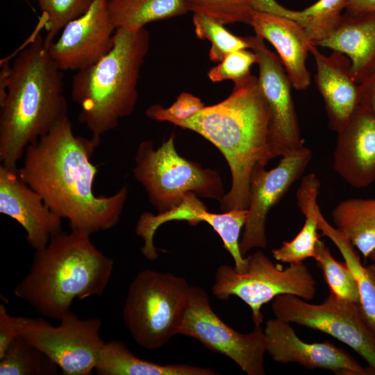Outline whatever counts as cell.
I'll return each instance as SVG.
<instances>
[{
    "label": "cell",
    "instance_id": "12",
    "mask_svg": "<svg viewBox=\"0 0 375 375\" xmlns=\"http://www.w3.org/2000/svg\"><path fill=\"white\" fill-rule=\"evenodd\" d=\"M258 58V81L269 110L268 147L272 159L304 147L294 103L292 83L278 57L256 35L247 37Z\"/></svg>",
    "mask_w": 375,
    "mask_h": 375
},
{
    "label": "cell",
    "instance_id": "4",
    "mask_svg": "<svg viewBox=\"0 0 375 375\" xmlns=\"http://www.w3.org/2000/svg\"><path fill=\"white\" fill-rule=\"evenodd\" d=\"M90 236L78 229L53 236L44 248L35 251L15 295L40 315L59 320L70 311L75 299L101 295L114 261L95 247Z\"/></svg>",
    "mask_w": 375,
    "mask_h": 375
},
{
    "label": "cell",
    "instance_id": "14",
    "mask_svg": "<svg viewBox=\"0 0 375 375\" xmlns=\"http://www.w3.org/2000/svg\"><path fill=\"white\" fill-rule=\"evenodd\" d=\"M247 209H233L222 213H212L195 194L189 192L181 202L172 209L153 215L144 212L135 226V233L144 240L143 256L150 261L158 258L153 238L156 230L171 221H186L192 226L201 222L208 224L221 238L224 248L232 256L234 267L238 272L245 269L247 260L240 249V235L247 217Z\"/></svg>",
    "mask_w": 375,
    "mask_h": 375
},
{
    "label": "cell",
    "instance_id": "9",
    "mask_svg": "<svg viewBox=\"0 0 375 375\" xmlns=\"http://www.w3.org/2000/svg\"><path fill=\"white\" fill-rule=\"evenodd\" d=\"M178 334L193 338L207 349L227 356L248 375L265 374L267 344L261 325L254 326L248 333L228 326L213 311L207 292L200 287L190 288Z\"/></svg>",
    "mask_w": 375,
    "mask_h": 375
},
{
    "label": "cell",
    "instance_id": "2",
    "mask_svg": "<svg viewBox=\"0 0 375 375\" xmlns=\"http://www.w3.org/2000/svg\"><path fill=\"white\" fill-rule=\"evenodd\" d=\"M0 74V161L17 169L26 147L67 115L62 72L38 32Z\"/></svg>",
    "mask_w": 375,
    "mask_h": 375
},
{
    "label": "cell",
    "instance_id": "33",
    "mask_svg": "<svg viewBox=\"0 0 375 375\" xmlns=\"http://www.w3.org/2000/svg\"><path fill=\"white\" fill-rule=\"evenodd\" d=\"M258 58L253 51L240 49L228 53L219 63L208 72V78L213 83L231 80L239 83L251 75L250 68L257 64Z\"/></svg>",
    "mask_w": 375,
    "mask_h": 375
},
{
    "label": "cell",
    "instance_id": "10",
    "mask_svg": "<svg viewBox=\"0 0 375 375\" xmlns=\"http://www.w3.org/2000/svg\"><path fill=\"white\" fill-rule=\"evenodd\" d=\"M272 309L276 318L324 332L350 347L375 374V335L359 303L331 293L319 304L293 294H281L273 299Z\"/></svg>",
    "mask_w": 375,
    "mask_h": 375
},
{
    "label": "cell",
    "instance_id": "37",
    "mask_svg": "<svg viewBox=\"0 0 375 375\" xmlns=\"http://www.w3.org/2000/svg\"><path fill=\"white\" fill-rule=\"evenodd\" d=\"M255 10L270 12L284 16L286 8L278 3L276 0H253Z\"/></svg>",
    "mask_w": 375,
    "mask_h": 375
},
{
    "label": "cell",
    "instance_id": "21",
    "mask_svg": "<svg viewBox=\"0 0 375 375\" xmlns=\"http://www.w3.org/2000/svg\"><path fill=\"white\" fill-rule=\"evenodd\" d=\"M315 46L346 54L352 78L361 83L375 71V12H344L333 31Z\"/></svg>",
    "mask_w": 375,
    "mask_h": 375
},
{
    "label": "cell",
    "instance_id": "29",
    "mask_svg": "<svg viewBox=\"0 0 375 375\" xmlns=\"http://www.w3.org/2000/svg\"><path fill=\"white\" fill-rule=\"evenodd\" d=\"M314 259L323 273L330 292L340 299L360 304L357 283L347 265L331 255L324 242L319 240Z\"/></svg>",
    "mask_w": 375,
    "mask_h": 375
},
{
    "label": "cell",
    "instance_id": "15",
    "mask_svg": "<svg viewBox=\"0 0 375 375\" xmlns=\"http://www.w3.org/2000/svg\"><path fill=\"white\" fill-rule=\"evenodd\" d=\"M108 0H94L83 15L67 24L48 52L61 71H78L97 62L112 49L116 28Z\"/></svg>",
    "mask_w": 375,
    "mask_h": 375
},
{
    "label": "cell",
    "instance_id": "8",
    "mask_svg": "<svg viewBox=\"0 0 375 375\" xmlns=\"http://www.w3.org/2000/svg\"><path fill=\"white\" fill-rule=\"evenodd\" d=\"M244 272L224 265L216 270L212 287L218 299L236 296L251 310L254 326L261 325L262 306L281 294H293L305 300L312 299L317 283L303 262L289 264L283 268L274 264L261 250L246 258Z\"/></svg>",
    "mask_w": 375,
    "mask_h": 375
},
{
    "label": "cell",
    "instance_id": "31",
    "mask_svg": "<svg viewBox=\"0 0 375 375\" xmlns=\"http://www.w3.org/2000/svg\"><path fill=\"white\" fill-rule=\"evenodd\" d=\"M94 0H37L42 12L41 26L47 34L46 47L55 40L58 33L72 21L83 15Z\"/></svg>",
    "mask_w": 375,
    "mask_h": 375
},
{
    "label": "cell",
    "instance_id": "20",
    "mask_svg": "<svg viewBox=\"0 0 375 375\" xmlns=\"http://www.w3.org/2000/svg\"><path fill=\"white\" fill-rule=\"evenodd\" d=\"M310 52L316 63L315 82L324 101L328 127L338 133L359 105L358 84L350 72L351 60L338 51L326 56L314 44Z\"/></svg>",
    "mask_w": 375,
    "mask_h": 375
},
{
    "label": "cell",
    "instance_id": "39",
    "mask_svg": "<svg viewBox=\"0 0 375 375\" xmlns=\"http://www.w3.org/2000/svg\"><path fill=\"white\" fill-rule=\"evenodd\" d=\"M369 258H370L374 263H375V249L374 251L369 254Z\"/></svg>",
    "mask_w": 375,
    "mask_h": 375
},
{
    "label": "cell",
    "instance_id": "24",
    "mask_svg": "<svg viewBox=\"0 0 375 375\" xmlns=\"http://www.w3.org/2000/svg\"><path fill=\"white\" fill-rule=\"evenodd\" d=\"M335 228L362 255L365 260L375 249V198H350L332 210Z\"/></svg>",
    "mask_w": 375,
    "mask_h": 375
},
{
    "label": "cell",
    "instance_id": "5",
    "mask_svg": "<svg viewBox=\"0 0 375 375\" xmlns=\"http://www.w3.org/2000/svg\"><path fill=\"white\" fill-rule=\"evenodd\" d=\"M145 28H117L112 49L93 65L76 72L72 98L80 107L78 121L93 138L115 129L131 115L138 99V83L149 49Z\"/></svg>",
    "mask_w": 375,
    "mask_h": 375
},
{
    "label": "cell",
    "instance_id": "36",
    "mask_svg": "<svg viewBox=\"0 0 375 375\" xmlns=\"http://www.w3.org/2000/svg\"><path fill=\"white\" fill-rule=\"evenodd\" d=\"M359 104L367 108L375 116V71L358 84Z\"/></svg>",
    "mask_w": 375,
    "mask_h": 375
},
{
    "label": "cell",
    "instance_id": "7",
    "mask_svg": "<svg viewBox=\"0 0 375 375\" xmlns=\"http://www.w3.org/2000/svg\"><path fill=\"white\" fill-rule=\"evenodd\" d=\"M190 285L183 277L151 269L139 272L129 285L123 319L134 340L154 350L178 334Z\"/></svg>",
    "mask_w": 375,
    "mask_h": 375
},
{
    "label": "cell",
    "instance_id": "32",
    "mask_svg": "<svg viewBox=\"0 0 375 375\" xmlns=\"http://www.w3.org/2000/svg\"><path fill=\"white\" fill-rule=\"evenodd\" d=\"M188 12L209 17L226 25L245 23L249 25L255 11L253 0H185Z\"/></svg>",
    "mask_w": 375,
    "mask_h": 375
},
{
    "label": "cell",
    "instance_id": "38",
    "mask_svg": "<svg viewBox=\"0 0 375 375\" xmlns=\"http://www.w3.org/2000/svg\"><path fill=\"white\" fill-rule=\"evenodd\" d=\"M345 12L351 14L375 12V0H349Z\"/></svg>",
    "mask_w": 375,
    "mask_h": 375
},
{
    "label": "cell",
    "instance_id": "40",
    "mask_svg": "<svg viewBox=\"0 0 375 375\" xmlns=\"http://www.w3.org/2000/svg\"><path fill=\"white\" fill-rule=\"evenodd\" d=\"M374 269H375V264H374Z\"/></svg>",
    "mask_w": 375,
    "mask_h": 375
},
{
    "label": "cell",
    "instance_id": "30",
    "mask_svg": "<svg viewBox=\"0 0 375 375\" xmlns=\"http://www.w3.org/2000/svg\"><path fill=\"white\" fill-rule=\"evenodd\" d=\"M192 20L197 37L210 42L209 58L213 62H221L233 51L250 49L247 37H238L231 33L224 24L209 17L193 14Z\"/></svg>",
    "mask_w": 375,
    "mask_h": 375
},
{
    "label": "cell",
    "instance_id": "3",
    "mask_svg": "<svg viewBox=\"0 0 375 375\" xmlns=\"http://www.w3.org/2000/svg\"><path fill=\"white\" fill-rule=\"evenodd\" d=\"M173 124L201 135L225 158L231 186L219 202L222 211L247 209L253 169L257 163L267 166L271 160L269 110L258 77L251 74L235 83L231 94L222 101Z\"/></svg>",
    "mask_w": 375,
    "mask_h": 375
},
{
    "label": "cell",
    "instance_id": "16",
    "mask_svg": "<svg viewBox=\"0 0 375 375\" xmlns=\"http://www.w3.org/2000/svg\"><path fill=\"white\" fill-rule=\"evenodd\" d=\"M264 333L267 353L277 362L298 363L308 369H324L338 375L374 374L349 353L329 342L308 343L301 340L290 323L269 319Z\"/></svg>",
    "mask_w": 375,
    "mask_h": 375
},
{
    "label": "cell",
    "instance_id": "13",
    "mask_svg": "<svg viewBox=\"0 0 375 375\" xmlns=\"http://www.w3.org/2000/svg\"><path fill=\"white\" fill-rule=\"evenodd\" d=\"M312 155L309 148L303 147L281 156L278 164L270 170L260 163L255 165L250 179L247 217L240 240L243 256L252 249L267 247V214L302 176Z\"/></svg>",
    "mask_w": 375,
    "mask_h": 375
},
{
    "label": "cell",
    "instance_id": "27",
    "mask_svg": "<svg viewBox=\"0 0 375 375\" xmlns=\"http://www.w3.org/2000/svg\"><path fill=\"white\" fill-rule=\"evenodd\" d=\"M58 366L44 353L18 336L0 356V375H58Z\"/></svg>",
    "mask_w": 375,
    "mask_h": 375
},
{
    "label": "cell",
    "instance_id": "11",
    "mask_svg": "<svg viewBox=\"0 0 375 375\" xmlns=\"http://www.w3.org/2000/svg\"><path fill=\"white\" fill-rule=\"evenodd\" d=\"M55 326L42 318L21 317L19 336L48 356L65 375H89L104 344L97 318L79 319L69 311Z\"/></svg>",
    "mask_w": 375,
    "mask_h": 375
},
{
    "label": "cell",
    "instance_id": "6",
    "mask_svg": "<svg viewBox=\"0 0 375 375\" xmlns=\"http://www.w3.org/2000/svg\"><path fill=\"white\" fill-rule=\"evenodd\" d=\"M134 162L133 177L142 185L158 213L178 206L189 192L219 203L225 194L219 173L181 156L174 146V135L157 149L151 140L141 142Z\"/></svg>",
    "mask_w": 375,
    "mask_h": 375
},
{
    "label": "cell",
    "instance_id": "28",
    "mask_svg": "<svg viewBox=\"0 0 375 375\" xmlns=\"http://www.w3.org/2000/svg\"><path fill=\"white\" fill-rule=\"evenodd\" d=\"M349 0H318L303 10L288 9L285 17L298 22L315 45L335 28Z\"/></svg>",
    "mask_w": 375,
    "mask_h": 375
},
{
    "label": "cell",
    "instance_id": "22",
    "mask_svg": "<svg viewBox=\"0 0 375 375\" xmlns=\"http://www.w3.org/2000/svg\"><path fill=\"white\" fill-rule=\"evenodd\" d=\"M320 186V181L314 173L302 178L296 197L297 206L305 217L304 224L291 241L283 242L279 248L272 251L276 260L292 264L315 258L316 244L319 240L317 230L321 210L317 197Z\"/></svg>",
    "mask_w": 375,
    "mask_h": 375
},
{
    "label": "cell",
    "instance_id": "34",
    "mask_svg": "<svg viewBox=\"0 0 375 375\" xmlns=\"http://www.w3.org/2000/svg\"><path fill=\"white\" fill-rule=\"evenodd\" d=\"M204 107L199 97L188 92H182L171 106L164 108L161 105L153 104L147 109L145 114L153 120L173 124L190 118Z\"/></svg>",
    "mask_w": 375,
    "mask_h": 375
},
{
    "label": "cell",
    "instance_id": "18",
    "mask_svg": "<svg viewBox=\"0 0 375 375\" xmlns=\"http://www.w3.org/2000/svg\"><path fill=\"white\" fill-rule=\"evenodd\" d=\"M334 170L350 185L365 188L375 181V116L358 105L338 133Z\"/></svg>",
    "mask_w": 375,
    "mask_h": 375
},
{
    "label": "cell",
    "instance_id": "25",
    "mask_svg": "<svg viewBox=\"0 0 375 375\" xmlns=\"http://www.w3.org/2000/svg\"><path fill=\"white\" fill-rule=\"evenodd\" d=\"M108 12L115 28L138 31L151 22L186 14L185 0H108Z\"/></svg>",
    "mask_w": 375,
    "mask_h": 375
},
{
    "label": "cell",
    "instance_id": "17",
    "mask_svg": "<svg viewBox=\"0 0 375 375\" xmlns=\"http://www.w3.org/2000/svg\"><path fill=\"white\" fill-rule=\"evenodd\" d=\"M0 212L15 219L35 251L44 248L62 231V218L24 182L17 169L0 165Z\"/></svg>",
    "mask_w": 375,
    "mask_h": 375
},
{
    "label": "cell",
    "instance_id": "19",
    "mask_svg": "<svg viewBox=\"0 0 375 375\" xmlns=\"http://www.w3.org/2000/svg\"><path fill=\"white\" fill-rule=\"evenodd\" d=\"M249 25L256 36L274 47L292 86L297 90L307 89L311 81L306 62L313 44L303 27L290 18L258 10Z\"/></svg>",
    "mask_w": 375,
    "mask_h": 375
},
{
    "label": "cell",
    "instance_id": "23",
    "mask_svg": "<svg viewBox=\"0 0 375 375\" xmlns=\"http://www.w3.org/2000/svg\"><path fill=\"white\" fill-rule=\"evenodd\" d=\"M95 370L100 375H215L212 369L186 364L160 365L135 356L121 341L105 342Z\"/></svg>",
    "mask_w": 375,
    "mask_h": 375
},
{
    "label": "cell",
    "instance_id": "26",
    "mask_svg": "<svg viewBox=\"0 0 375 375\" xmlns=\"http://www.w3.org/2000/svg\"><path fill=\"white\" fill-rule=\"evenodd\" d=\"M318 228L328 237L342 254L357 283L363 317L375 335V269L373 265L364 267L355 247L324 217L319 215Z\"/></svg>",
    "mask_w": 375,
    "mask_h": 375
},
{
    "label": "cell",
    "instance_id": "35",
    "mask_svg": "<svg viewBox=\"0 0 375 375\" xmlns=\"http://www.w3.org/2000/svg\"><path fill=\"white\" fill-rule=\"evenodd\" d=\"M21 317L10 315L4 304H0V356L10 343L19 336V328Z\"/></svg>",
    "mask_w": 375,
    "mask_h": 375
},
{
    "label": "cell",
    "instance_id": "1",
    "mask_svg": "<svg viewBox=\"0 0 375 375\" xmlns=\"http://www.w3.org/2000/svg\"><path fill=\"white\" fill-rule=\"evenodd\" d=\"M101 142L76 135L68 116L28 145L18 174L71 229L90 235L108 230L119 221L128 188L97 196L93 184L98 172L91 158Z\"/></svg>",
    "mask_w": 375,
    "mask_h": 375
}]
</instances>
